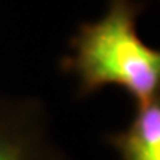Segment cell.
Wrapping results in <instances>:
<instances>
[{
    "label": "cell",
    "mask_w": 160,
    "mask_h": 160,
    "mask_svg": "<svg viewBox=\"0 0 160 160\" xmlns=\"http://www.w3.org/2000/svg\"><path fill=\"white\" fill-rule=\"evenodd\" d=\"M137 15L131 0H110L101 19L80 27L73 39V57L65 62L80 95L119 86L135 105L160 97V52L139 37Z\"/></svg>",
    "instance_id": "6da1fadb"
},
{
    "label": "cell",
    "mask_w": 160,
    "mask_h": 160,
    "mask_svg": "<svg viewBox=\"0 0 160 160\" xmlns=\"http://www.w3.org/2000/svg\"><path fill=\"white\" fill-rule=\"evenodd\" d=\"M105 141L119 160H160V97L135 105L129 125L107 133Z\"/></svg>",
    "instance_id": "3957f363"
},
{
    "label": "cell",
    "mask_w": 160,
    "mask_h": 160,
    "mask_svg": "<svg viewBox=\"0 0 160 160\" xmlns=\"http://www.w3.org/2000/svg\"><path fill=\"white\" fill-rule=\"evenodd\" d=\"M0 160L74 159L55 139L42 101L0 97Z\"/></svg>",
    "instance_id": "7a4b0ae2"
}]
</instances>
